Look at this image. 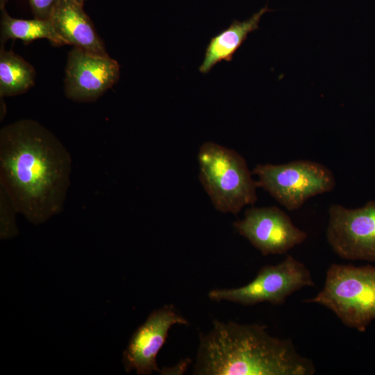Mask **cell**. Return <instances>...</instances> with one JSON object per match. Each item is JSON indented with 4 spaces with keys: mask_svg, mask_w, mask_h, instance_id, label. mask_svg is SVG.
Returning <instances> with one entry per match:
<instances>
[{
    "mask_svg": "<svg viewBox=\"0 0 375 375\" xmlns=\"http://www.w3.org/2000/svg\"><path fill=\"white\" fill-rule=\"evenodd\" d=\"M119 73V63L108 55L73 47L65 68V95L76 101H94L117 82Z\"/></svg>",
    "mask_w": 375,
    "mask_h": 375,
    "instance_id": "30bf717a",
    "label": "cell"
},
{
    "mask_svg": "<svg viewBox=\"0 0 375 375\" xmlns=\"http://www.w3.org/2000/svg\"><path fill=\"white\" fill-rule=\"evenodd\" d=\"M269 11L272 10L266 5L245 21L233 20L227 28L212 37L206 47L203 60L199 67V72L206 74L218 62L223 60L231 62L248 35L258 29L262 16Z\"/></svg>",
    "mask_w": 375,
    "mask_h": 375,
    "instance_id": "7c38bea8",
    "label": "cell"
},
{
    "mask_svg": "<svg viewBox=\"0 0 375 375\" xmlns=\"http://www.w3.org/2000/svg\"><path fill=\"white\" fill-rule=\"evenodd\" d=\"M72 158L39 122L21 119L0 131V187L17 211L38 225L60 213L70 185Z\"/></svg>",
    "mask_w": 375,
    "mask_h": 375,
    "instance_id": "6da1fadb",
    "label": "cell"
},
{
    "mask_svg": "<svg viewBox=\"0 0 375 375\" xmlns=\"http://www.w3.org/2000/svg\"><path fill=\"white\" fill-rule=\"evenodd\" d=\"M188 324V320L173 304L165 305L151 312L133 333L123 352L125 371L135 370L140 375L160 372L156 357L166 342L169 331L174 325Z\"/></svg>",
    "mask_w": 375,
    "mask_h": 375,
    "instance_id": "9c48e42d",
    "label": "cell"
},
{
    "mask_svg": "<svg viewBox=\"0 0 375 375\" xmlns=\"http://www.w3.org/2000/svg\"><path fill=\"white\" fill-rule=\"evenodd\" d=\"M8 0H0V8L1 10L5 8V5Z\"/></svg>",
    "mask_w": 375,
    "mask_h": 375,
    "instance_id": "e0dca14e",
    "label": "cell"
},
{
    "mask_svg": "<svg viewBox=\"0 0 375 375\" xmlns=\"http://www.w3.org/2000/svg\"><path fill=\"white\" fill-rule=\"evenodd\" d=\"M252 174L258 186L287 210L300 208L310 197L332 191L335 179L331 169L317 162L297 160L285 164H259Z\"/></svg>",
    "mask_w": 375,
    "mask_h": 375,
    "instance_id": "5b68a950",
    "label": "cell"
},
{
    "mask_svg": "<svg viewBox=\"0 0 375 375\" xmlns=\"http://www.w3.org/2000/svg\"><path fill=\"white\" fill-rule=\"evenodd\" d=\"M51 20L65 44L95 54L108 55L83 5L74 0H60Z\"/></svg>",
    "mask_w": 375,
    "mask_h": 375,
    "instance_id": "8fae6325",
    "label": "cell"
},
{
    "mask_svg": "<svg viewBox=\"0 0 375 375\" xmlns=\"http://www.w3.org/2000/svg\"><path fill=\"white\" fill-rule=\"evenodd\" d=\"M17 212L14 203L6 191L0 187V220L1 239H9L15 236L18 230L15 222Z\"/></svg>",
    "mask_w": 375,
    "mask_h": 375,
    "instance_id": "9a60e30c",
    "label": "cell"
},
{
    "mask_svg": "<svg viewBox=\"0 0 375 375\" xmlns=\"http://www.w3.org/2000/svg\"><path fill=\"white\" fill-rule=\"evenodd\" d=\"M74 1H75L77 2L78 3H79V4L83 6V3H84V2H85V0H74Z\"/></svg>",
    "mask_w": 375,
    "mask_h": 375,
    "instance_id": "ac0fdd59",
    "label": "cell"
},
{
    "mask_svg": "<svg viewBox=\"0 0 375 375\" xmlns=\"http://www.w3.org/2000/svg\"><path fill=\"white\" fill-rule=\"evenodd\" d=\"M313 362L290 339L274 337L265 325L215 319L199 335L197 375H312Z\"/></svg>",
    "mask_w": 375,
    "mask_h": 375,
    "instance_id": "7a4b0ae2",
    "label": "cell"
},
{
    "mask_svg": "<svg viewBox=\"0 0 375 375\" xmlns=\"http://www.w3.org/2000/svg\"><path fill=\"white\" fill-rule=\"evenodd\" d=\"M326 240L340 258L375 262V201L358 208L332 204Z\"/></svg>",
    "mask_w": 375,
    "mask_h": 375,
    "instance_id": "52a82bcc",
    "label": "cell"
},
{
    "mask_svg": "<svg viewBox=\"0 0 375 375\" xmlns=\"http://www.w3.org/2000/svg\"><path fill=\"white\" fill-rule=\"evenodd\" d=\"M60 0H28L34 17L51 19L53 12Z\"/></svg>",
    "mask_w": 375,
    "mask_h": 375,
    "instance_id": "2e32d148",
    "label": "cell"
},
{
    "mask_svg": "<svg viewBox=\"0 0 375 375\" xmlns=\"http://www.w3.org/2000/svg\"><path fill=\"white\" fill-rule=\"evenodd\" d=\"M233 226L263 256L285 253L308 236L276 206L249 208Z\"/></svg>",
    "mask_w": 375,
    "mask_h": 375,
    "instance_id": "ba28073f",
    "label": "cell"
},
{
    "mask_svg": "<svg viewBox=\"0 0 375 375\" xmlns=\"http://www.w3.org/2000/svg\"><path fill=\"white\" fill-rule=\"evenodd\" d=\"M33 66L12 51H0V95L12 97L26 92L34 84Z\"/></svg>",
    "mask_w": 375,
    "mask_h": 375,
    "instance_id": "5bb4252c",
    "label": "cell"
},
{
    "mask_svg": "<svg viewBox=\"0 0 375 375\" xmlns=\"http://www.w3.org/2000/svg\"><path fill=\"white\" fill-rule=\"evenodd\" d=\"M198 160L200 182L216 210L237 214L256 202L257 182L238 152L207 142L200 147Z\"/></svg>",
    "mask_w": 375,
    "mask_h": 375,
    "instance_id": "3957f363",
    "label": "cell"
},
{
    "mask_svg": "<svg viewBox=\"0 0 375 375\" xmlns=\"http://www.w3.org/2000/svg\"><path fill=\"white\" fill-rule=\"evenodd\" d=\"M315 283L308 268L292 256L275 265H265L247 285L236 288L213 289L208 292L210 299L227 301L243 306L268 302L274 306L285 303L287 298Z\"/></svg>",
    "mask_w": 375,
    "mask_h": 375,
    "instance_id": "8992f818",
    "label": "cell"
},
{
    "mask_svg": "<svg viewBox=\"0 0 375 375\" xmlns=\"http://www.w3.org/2000/svg\"><path fill=\"white\" fill-rule=\"evenodd\" d=\"M304 302L324 306L346 326L364 332L375 320V267L332 264L322 290Z\"/></svg>",
    "mask_w": 375,
    "mask_h": 375,
    "instance_id": "277c9868",
    "label": "cell"
},
{
    "mask_svg": "<svg viewBox=\"0 0 375 375\" xmlns=\"http://www.w3.org/2000/svg\"><path fill=\"white\" fill-rule=\"evenodd\" d=\"M1 43L9 39H19L30 42L38 39H47L56 45L65 42L57 34L51 19H22L13 18L6 11L1 10Z\"/></svg>",
    "mask_w": 375,
    "mask_h": 375,
    "instance_id": "4fadbf2b",
    "label": "cell"
}]
</instances>
